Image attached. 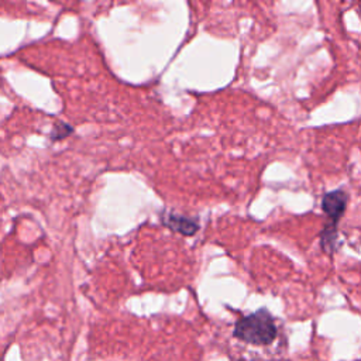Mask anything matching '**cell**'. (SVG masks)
<instances>
[{"mask_svg":"<svg viewBox=\"0 0 361 361\" xmlns=\"http://www.w3.org/2000/svg\"><path fill=\"white\" fill-rule=\"evenodd\" d=\"M276 324L267 309L240 317L233 329L235 338L254 345H268L276 338Z\"/></svg>","mask_w":361,"mask_h":361,"instance_id":"cell-1","label":"cell"},{"mask_svg":"<svg viewBox=\"0 0 361 361\" xmlns=\"http://www.w3.org/2000/svg\"><path fill=\"white\" fill-rule=\"evenodd\" d=\"M347 202H348V195L344 190H341V189H336V190L327 192L323 196V199H322V210L330 219V223H327V224L337 226L338 220L341 219V216L345 212Z\"/></svg>","mask_w":361,"mask_h":361,"instance_id":"cell-2","label":"cell"},{"mask_svg":"<svg viewBox=\"0 0 361 361\" xmlns=\"http://www.w3.org/2000/svg\"><path fill=\"white\" fill-rule=\"evenodd\" d=\"M161 223L182 235H193L199 230V221L195 217H189L185 214L173 213V212H165L161 214Z\"/></svg>","mask_w":361,"mask_h":361,"instance_id":"cell-3","label":"cell"},{"mask_svg":"<svg viewBox=\"0 0 361 361\" xmlns=\"http://www.w3.org/2000/svg\"><path fill=\"white\" fill-rule=\"evenodd\" d=\"M73 131V127L66 124V123H56L51 131V140L52 141H58V140H62L65 137H68L71 133Z\"/></svg>","mask_w":361,"mask_h":361,"instance_id":"cell-4","label":"cell"},{"mask_svg":"<svg viewBox=\"0 0 361 361\" xmlns=\"http://www.w3.org/2000/svg\"><path fill=\"white\" fill-rule=\"evenodd\" d=\"M358 7H360V16H361V3H360V6H358Z\"/></svg>","mask_w":361,"mask_h":361,"instance_id":"cell-5","label":"cell"}]
</instances>
